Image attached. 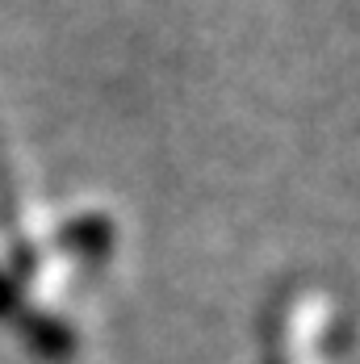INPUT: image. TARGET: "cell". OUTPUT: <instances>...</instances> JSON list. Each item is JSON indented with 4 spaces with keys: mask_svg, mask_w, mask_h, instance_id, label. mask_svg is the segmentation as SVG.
Wrapping results in <instances>:
<instances>
[{
    "mask_svg": "<svg viewBox=\"0 0 360 364\" xmlns=\"http://www.w3.org/2000/svg\"><path fill=\"white\" fill-rule=\"evenodd\" d=\"M17 310H21V293L13 285V277L0 268V318H13Z\"/></svg>",
    "mask_w": 360,
    "mask_h": 364,
    "instance_id": "cell-3",
    "label": "cell"
},
{
    "mask_svg": "<svg viewBox=\"0 0 360 364\" xmlns=\"http://www.w3.org/2000/svg\"><path fill=\"white\" fill-rule=\"evenodd\" d=\"M21 335L42 360H68L75 352V331L59 314H46V310H30L21 318Z\"/></svg>",
    "mask_w": 360,
    "mask_h": 364,
    "instance_id": "cell-2",
    "label": "cell"
},
{
    "mask_svg": "<svg viewBox=\"0 0 360 364\" xmlns=\"http://www.w3.org/2000/svg\"><path fill=\"white\" fill-rule=\"evenodd\" d=\"M59 252L75 255V259H105L109 247H113V222L101 218V214H84V218H72L59 239H55Z\"/></svg>",
    "mask_w": 360,
    "mask_h": 364,
    "instance_id": "cell-1",
    "label": "cell"
}]
</instances>
